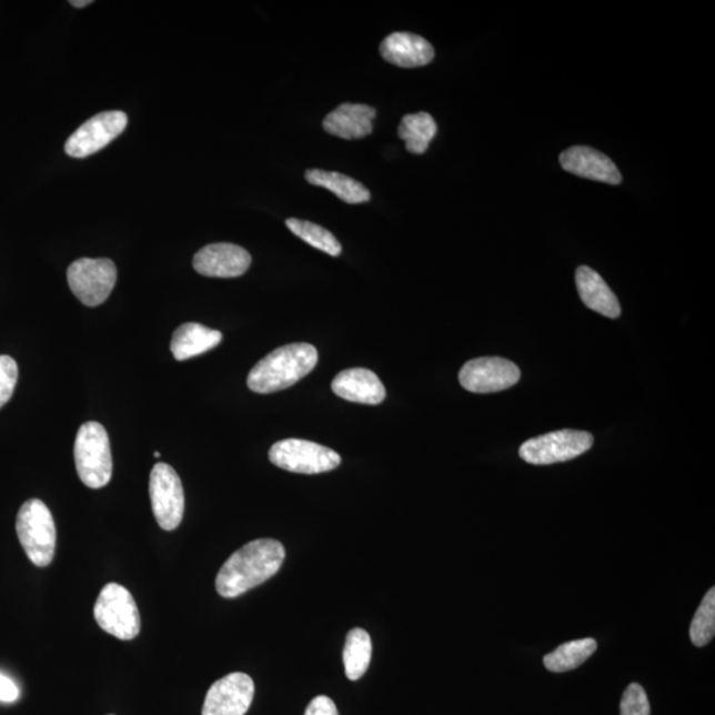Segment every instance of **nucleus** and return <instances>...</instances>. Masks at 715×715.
<instances>
[{"mask_svg":"<svg viewBox=\"0 0 715 715\" xmlns=\"http://www.w3.org/2000/svg\"><path fill=\"white\" fill-rule=\"evenodd\" d=\"M285 560L283 543L256 540L233 553L216 576V590L223 597H238L276 575Z\"/></svg>","mask_w":715,"mask_h":715,"instance_id":"nucleus-1","label":"nucleus"},{"mask_svg":"<svg viewBox=\"0 0 715 715\" xmlns=\"http://www.w3.org/2000/svg\"><path fill=\"white\" fill-rule=\"evenodd\" d=\"M318 363L319 352L311 343H291L264 356L251 370L246 383L253 393H278L311 374Z\"/></svg>","mask_w":715,"mask_h":715,"instance_id":"nucleus-2","label":"nucleus"},{"mask_svg":"<svg viewBox=\"0 0 715 715\" xmlns=\"http://www.w3.org/2000/svg\"><path fill=\"white\" fill-rule=\"evenodd\" d=\"M75 470L82 484L100 490L113 474L112 450L104 425L98 422L82 424L74 442Z\"/></svg>","mask_w":715,"mask_h":715,"instance_id":"nucleus-3","label":"nucleus"},{"mask_svg":"<svg viewBox=\"0 0 715 715\" xmlns=\"http://www.w3.org/2000/svg\"><path fill=\"white\" fill-rule=\"evenodd\" d=\"M17 533L33 565H51L57 550V526L43 501L33 499L24 502L18 513Z\"/></svg>","mask_w":715,"mask_h":715,"instance_id":"nucleus-4","label":"nucleus"},{"mask_svg":"<svg viewBox=\"0 0 715 715\" xmlns=\"http://www.w3.org/2000/svg\"><path fill=\"white\" fill-rule=\"evenodd\" d=\"M99 627L120 641H133L141 631L140 610L132 594L121 584L109 583L94 604Z\"/></svg>","mask_w":715,"mask_h":715,"instance_id":"nucleus-5","label":"nucleus"},{"mask_svg":"<svg viewBox=\"0 0 715 715\" xmlns=\"http://www.w3.org/2000/svg\"><path fill=\"white\" fill-rule=\"evenodd\" d=\"M270 460L281 470L301 474L325 473L341 464V456L335 451L300 439H285L274 444Z\"/></svg>","mask_w":715,"mask_h":715,"instance_id":"nucleus-6","label":"nucleus"},{"mask_svg":"<svg viewBox=\"0 0 715 715\" xmlns=\"http://www.w3.org/2000/svg\"><path fill=\"white\" fill-rule=\"evenodd\" d=\"M594 445L588 432L563 430L527 440L520 449V456L533 465L565 463L586 453Z\"/></svg>","mask_w":715,"mask_h":715,"instance_id":"nucleus-7","label":"nucleus"},{"mask_svg":"<svg viewBox=\"0 0 715 715\" xmlns=\"http://www.w3.org/2000/svg\"><path fill=\"white\" fill-rule=\"evenodd\" d=\"M68 285L85 306L104 304L117 281V268L109 259H79L68 268Z\"/></svg>","mask_w":715,"mask_h":715,"instance_id":"nucleus-8","label":"nucleus"},{"mask_svg":"<svg viewBox=\"0 0 715 715\" xmlns=\"http://www.w3.org/2000/svg\"><path fill=\"white\" fill-rule=\"evenodd\" d=\"M149 491L158 525L163 531H175L184 513V492L178 473L169 464H155L150 474Z\"/></svg>","mask_w":715,"mask_h":715,"instance_id":"nucleus-9","label":"nucleus"},{"mask_svg":"<svg viewBox=\"0 0 715 715\" xmlns=\"http://www.w3.org/2000/svg\"><path fill=\"white\" fill-rule=\"evenodd\" d=\"M460 383L474 394H492L511 389L521 380L517 364L500 356H483L466 362L459 374Z\"/></svg>","mask_w":715,"mask_h":715,"instance_id":"nucleus-10","label":"nucleus"},{"mask_svg":"<svg viewBox=\"0 0 715 715\" xmlns=\"http://www.w3.org/2000/svg\"><path fill=\"white\" fill-rule=\"evenodd\" d=\"M128 127V115L120 110L94 115L81 125L66 143V153L73 158H87L123 133Z\"/></svg>","mask_w":715,"mask_h":715,"instance_id":"nucleus-11","label":"nucleus"},{"mask_svg":"<svg viewBox=\"0 0 715 715\" xmlns=\"http://www.w3.org/2000/svg\"><path fill=\"white\" fill-rule=\"evenodd\" d=\"M253 696L252 678L245 673H231L210 687L202 715H245Z\"/></svg>","mask_w":715,"mask_h":715,"instance_id":"nucleus-12","label":"nucleus"},{"mask_svg":"<svg viewBox=\"0 0 715 715\" xmlns=\"http://www.w3.org/2000/svg\"><path fill=\"white\" fill-rule=\"evenodd\" d=\"M249 251L231 243H218L204 246L199 251L192 265L194 270L208 278L233 279L242 276L251 266Z\"/></svg>","mask_w":715,"mask_h":715,"instance_id":"nucleus-13","label":"nucleus"},{"mask_svg":"<svg viewBox=\"0 0 715 715\" xmlns=\"http://www.w3.org/2000/svg\"><path fill=\"white\" fill-rule=\"evenodd\" d=\"M561 167L576 177L608 184L622 182L621 171L607 155L588 147L570 148L560 157Z\"/></svg>","mask_w":715,"mask_h":715,"instance_id":"nucleus-14","label":"nucleus"},{"mask_svg":"<svg viewBox=\"0 0 715 715\" xmlns=\"http://www.w3.org/2000/svg\"><path fill=\"white\" fill-rule=\"evenodd\" d=\"M333 393L345 401L376 405L386 399V389L380 377L367 369L341 371L332 383Z\"/></svg>","mask_w":715,"mask_h":715,"instance_id":"nucleus-15","label":"nucleus"},{"mask_svg":"<svg viewBox=\"0 0 715 715\" xmlns=\"http://www.w3.org/2000/svg\"><path fill=\"white\" fill-rule=\"evenodd\" d=\"M380 51L387 63L401 68L424 67L435 58L430 41L409 32L391 33L382 41Z\"/></svg>","mask_w":715,"mask_h":715,"instance_id":"nucleus-16","label":"nucleus"},{"mask_svg":"<svg viewBox=\"0 0 715 715\" xmlns=\"http://www.w3.org/2000/svg\"><path fill=\"white\" fill-rule=\"evenodd\" d=\"M376 110L364 104H342L334 109L325 120L326 133L343 140H360L373 133Z\"/></svg>","mask_w":715,"mask_h":715,"instance_id":"nucleus-17","label":"nucleus"},{"mask_svg":"<svg viewBox=\"0 0 715 715\" xmlns=\"http://www.w3.org/2000/svg\"><path fill=\"white\" fill-rule=\"evenodd\" d=\"M576 288L583 304L608 319H617L622 313L621 304L614 292L600 273L588 266L577 268Z\"/></svg>","mask_w":715,"mask_h":715,"instance_id":"nucleus-18","label":"nucleus"},{"mask_svg":"<svg viewBox=\"0 0 715 715\" xmlns=\"http://www.w3.org/2000/svg\"><path fill=\"white\" fill-rule=\"evenodd\" d=\"M222 340L223 334L218 330L189 322L175 330L170 349L177 361H185L210 352Z\"/></svg>","mask_w":715,"mask_h":715,"instance_id":"nucleus-19","label":"nucleus"},{"mask_svg":"<svg viewBox=\"0 0 715 715\" xmlns=\"http://www.w3.org/2000/svg\"><path fill=\"white\" fill-rule=\"evenodd\" d=\"M306 181L319 188L328 189L348 204H360L370 201V191L355 179L334 171L308 170Z\"/></svg>","mask_w":715,"mask_h":715,"instance_id":"nucleus-20","label":"nucleus"},{"mask_svg":"<svg viewBox=\"0 0 715 715\" xmlns=\"http://www.w3.org/2000/svg\"><path fill=\"white\" fill-rule=\"evenodd\" d=\"M436 133L435 120L425 112L404 115L401 127L397 129L399 139L405 142V149L416 155L424 154L429 150Z\"/></svg>","mask_w":715,"mask_h":715,"instance_id":"nucleus-21","label":"nucleus"},{"mask_svg":"<svg viewBox=\"0 0 715 715\" xmlns=\"http://www.w3.org/2000/svg\"><path fill=\"white\" fill-rule=\"evenodd\" d=\"M597 643L594 638L587 637L582 641H574L562 644L554 652L543 658L546 669L554 673H565L576 669L584 662L594 655Z\"/></svg>","mask_w":715,"mask_h":715,"instance_id":"nucleus-22","label":"nucleus"},{"mask_svg":"<svg viewBox=\"0 0 715 715\" xmlns=\"http://www.w3.org/2000/svg\"><path fill=\"white\" fill-rule=\"evenodd\" d=\"M371 653H373V643L367 632L362 628L350 631L343 649V664L349 679H360L366 673Z\"/></svg>","mask_w":715,"mask_h":715,"instance_id":"nucleus-23","label":"nucleus"},{"mask_svg":"<svg viewBox=\"0 0 715 715\" xmlns=\"http://www.w3.org/2000/svg\"><path fill=\"white\" fill-rule=\"evenodd\" d=\"M286 226L295 236L304 240L313 249L325 252L333 258L340 256L342 252L341 243L332 232L323 229V226L294 218L286 220Z\"/></svg>","mask_w":715,"mask_h":715,"instance_id":"nucleus-24","label":"nucleus"},{"mask_svg":"<svg viewBox=\"0 0 715 715\" xmlns=\"http://www.w3.org/2000/svg\"><path fill=\"white\" fill-rule=\"evenodd\" d=\"M715 635V588L707 591L703 603L691 625L692 643L696 646L709 644Z\"/></svg>","mask_w":715,"mask_h":715,"instance_id":"nucleus-25","label":"nucleus"},{"mask_svg":"<svg viewBox=\"0 0 715 715\" xmlns=\"http://www.w3.org/2000/svg\"><path fill=\"white\" fill-rule=\"evenodd\" d=\"M622 715H651V705L642 685L631 684L621 703Z\"/></svg>","mask_w":715,"mask_h":715,"instance_id":"nucleus-26","label":"nucleus"},{"mask_svg":"<svg viewBox=\"0 0 715 715\" xmlns=\"http://www.w3.org/2000/svg\"><path fill=\"white\" fill-rule=\"evenodd\" d=\"M18 364L9 355H0V409L9 403L18 383Z\"/></svg>","mask_w":715,"mask_h":715,"instance_id":"nucleus-27","label":"nucleus"},{"mask_svg":"<svg viewBox=\"0 0 715 715\" xmlns=\"http://www.w3.org/2000/svg\"><path fill=\"white\" fill-rule=\"evenodd\" d=\"M305 715H340L333 699L326 696H319L309 704Z\"/></svg>","mask_w":715,"mask_h":715,"instance_id":"nucleus-28","label":"nucleus"},{"mask_svg":"<svg viewBox=\"0 0 715 715\" xmlns=\"http://www.w3.org/2000/svg\"><path fill=\"white\" fill-rule=\"evenodd\" d=\"M19 697V689L16 683L9 677L0 675V701L13 703Z\"/></svg>","mask_w":715,"mask_h":715,"instance_id":"nucleus-29","label":"nucleus"},{"mask_svg":"<svg viewBox=\"0 0 715 715\" xmlns=\"http://www.w3.org/2000/svg\"><path fill=\"white\" fill-rule=\"evenodd\" d=\"M92 3V0H84V2H80V0H72L71 2V4L75 7V9H82V7H87Z\"/></svg>","mask_w":715,"mask_h":715,"instance_id":"nucleus-30","label":"nucleus"},{"mask_svg":"<svg viewBox=\"0 0 715 715\" xmlns=\"http://www.w3.org/2000/svg\"><path fill=\"white\" fill-rule=\"evenodd\" d=\"M154 457H155V459H160V457H161L160 452H155V453H154Z\"/></svg>","mask_w":715,"mask_h":715,"instance_id":"nucleus-31","label":"nucleus"},{"mask_svg":"<svg viewBox=\"0 0 715 715\" xmlns=\"http://www.w3.org/2000/svg\"><path fill=\"white\" fill-rule=\"evenodd\" d=\"M110 715H112V714H110Z\"/></svg>","mask_w":715,"mask_h":715,"instance_id":"nucleus-32","label":"nucleus"}]
</instances>
